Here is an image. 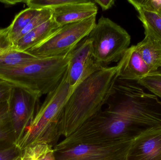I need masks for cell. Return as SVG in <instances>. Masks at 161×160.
Wrapping results in <instances>:
<instances>
[{"label": "cell", "instance_id": "cell-7", "mask_svg": "<svg viewBox=\"0 0 161 160\" xmlns=\"http://www.w3.org/2000/svg\"><path fill=\"white\" fill-rule=\"evenodd\" d=\"M39 98L30 91L13 86L8 100L10 121L16 145L19 142L34 119L38 109Z\"/></svg>", "mask_w": 161, "mask_h": 160}, {"label": "cell", "instance_id": "cell-4", "mask_svg": "<svg viewBox=\"0 0 161 160\" xmlns=\"http://www.w3.org/2000/svg\"><path fill=\"white\" fill-rule=\"evenodd\" d=\"M96 62L103 67L119 62L129 48L131 37L125 29L102 16L87 36Z\"/></svg>", "mask_w": 161, "mask_h": 160}, {"label": "cell", "instance_id": "cell-15", "mask_svg": "<svg viewBox=\"0 0 161 160\" xmlns=\"http://www.w3.org/2000/svg\"><path fill=\"white\" fill-rule=\"evenodd\" d=\"M138 13V18L142 23L145 32L153 36L161 42V15L157 12L134 7Z\"/></svg>", "mask_w": 161, "mask_h": 160}, {"label": "cell", "instance_id": "cell-23", "mask_svg": "<svg viewBox=\"0 0 161 160\" xmlns=\"http://www.w3.org/2000/svg\"><path fill=\"white\" fill-rule=\"evenodd\" d=\"M9 26L0 29V55L13 49Z\"/></svg>", "mask_w": 161, "mask_h": 160}, {"label": "cell", "instance_id": "cell-9", "mask_svg": "<svg viewBox=\"0 0 161 160\" xmlns=\"http://www.w3.org/2000/svg\"><path fill=\"white\" fill-rule=\"evenodd\" d=\"M127 160H161V128L136 138L132 142Z\"/></svg>", "mask_w": 161, "mask_h": 160}, {"label": "cell", "instance_id": "cell-6", "mask_svg": "<svg viewBox=\"0 0 161 160\" xmlns=\"http://www.w3.org/2000/svg\"><path fill=\"white\" fill-rule=\"evenodd\" d=\"M134 140L80 144L55 151V155L57 160H127Z\"/></svg>", "mask_w": 161, "mask_h": 160}, {"label": "cell", "instance_id": "cell-8", "mask_svg": "<svg viewBox=\"0 0 161 160\" xmlns=\"http://www.w3.org/2000/svg\"><path fill=\"white\" fill-rule=\"evenodd\" d=\"M67 72L70 85L75 88L91 75L103 68L94 58L91 40L86 37L70 53Z\"/></svg>", "mask_w": 161, "mask_h": 160}, {"label": "cell", "instance_id": "cell-18", "mask_svg": "<svg viewBox=\"0 0 161 160\" xmlns=\"http://www.w3.org/2000/svg\"><path fill=\"white\" fill-rule=\"evenodd\" d=\"M39 10L28 8L17 14L9 25L10 36L13 43L17 40L22 31L28 25Z\"/></svg>", "mask_w": 161, "mask_h": 160}, {"label": "cell", "instance_id": "cell-2", "mask_svg": "<svg viewBox=\"0 0 161 160\" xmlns=\"http://www.w3.org/2000/svg\"><path fill=\"white\" fill-rule=\"evenodd\" d=\"M74 89L70 85L67 70L57 87L47 94L32 123L16 144L22 151L39 143L48 144L53 147L58 143L63 110Z\"/></svg>", "mask_w": 161, "mask_h": 160}, {"label": "cell", "instance_id": "cell-28", "mask_svg": "<svg viewBox=\"0 0 161 160\" xmlns=\"http://www.w3.org/2000/svg\"><path fill=\"white\" fill-rule=\"evenodd\" d=\"M16 160H22L21 157H19Z\"/></svg>", "mask_w": 161, "mask_h": 160}, {"label": "cell", "instance_id": "cell-17", "mask_svg": "<svg viewBox=\"0 0 161 160\" xmlns=\"http://www.w3.org/2000/svg\"><path fill=\"white\" fill-rule=\"evenodd\" d=\"M22 160H57L53 147L50 145L39 143L29 146L22 150Z\"/></svg>", "mask_w": 161, "mask_h": 160}, {"label": "cell", "instance_id": "cell-14", "mask_svg": "<svg viewBox=\"0 0 161 160\" xmlns=\"http://www.w3.org/2000/svg\"><path fill=\"white\" fill-rule=\"evenodd\" d=\"M16 142L8 101L0 103V149L11 147L16 145Z\"/></svg>", "mask_w": 161, "mask_h": 160}, {"label": "cell", "instance_id": "cell-20", "mask_svg": "<svg viewBox=\"0 0 161 160\" xmlns=\"http://www.w3.org/2000/svg\"><path fill=\"white\" fill-rule=\"evenodd\" d=\"M137 82L153 95L161 98V71L147 75Z\"/></svg>", "mask_w": 161, "mask_h": 160}, {"label": "cell", "instance_id": "cell-21", "mask_svg": "<svg viewBox=\"0 0 161 160\" xmlns=\"http://www.w3.org/2000/svg\"><path fill=\"white\" fill-rule=\"evenodd\" d=\"M53 10L51 9H42L39 10L37 14L31 20L28 25L22 31L18 36L17 40L22 37L32 30L45 23L53 17ZM15 41V42H16ZM14 42V43H15Z\"/></svg>", "mask_w": 161, "mask_h": 160}, {"label": "cell", "instance_id": "cell-16", "mask_svg": "<svg viewBox=\"0 0 161 160\" xmlns=\"http://www.w3.org/2000/svg\"><path fill=\"white\" fill-rule=\"evenodd\" d=\"M36 59L27 52L13 49L0 55V70L17 68Z\"/></svg>", "mask_w": 161, "mask_h": 160}, {"label": "cell", "instance_id": "cell-3", "mask_svg": "<svg viewBox=\"0 0 161 160\" xmlns=\"http://www.w3.org/2000/svg\"><path fill=\"white\" fill-rule=\"evenodd\" d=\"M69 59V54L62 57L38 58L17 68L0 70V80L26 89L40 98L57 87Z\"/></svg>", "mask_w": 161, "mask_h": 160}, {"label": "cell", "instance_id": "cell-5", "mask_svg": "<svg viewBox=\"0 0 161 160\" xmlns=\"http://www.w3.org/2000/svg\"><path fill=\"white\" fill-rule=\"evenodd\" d=\"M96 23V16L61 26L44 42L26 52L38 58L66 56L89 35Z\"/></svg>", "mask_w": 161, "mask_h": 160}, {"label": "cell", "instance_id": "cell-11", "mask_svg": "<svg viewBox=\"0 0 161 160\" xmlns=\"http://www.w3.org/2000/svg\"><path fill=\"white\" fill-rule=\"evenodd\" d=\"M119 62L121 67L119 78L123 80L138 81L151 74L135 45L128 48Z\"/></svg>", "mask_w": 161, "mask_h": 160}, {"label": "cell", "instance_id": "cell-19", "mask_svg": "<svg viewBox=\"0 0 161 160\" xmlns=\"http://www.w3.org/2000/svg\"><path fill=\"white\" fill-rule=\"evenodd\" d=\"M78 1V0H27L25 1V3L28 8L33 9L53 10L66 5L76 3Z\"/></svg>", "mask_w": 161, "mask_h": 160}, {"label": "cell", "instance_id": "cell-26", "mask_svg": "<svg viewBox=\"0 0 161 160\" xmlns=\"http://www.w3.org/2000/svg\"><path fill=\"white\" fill-rule=\"evenodd\" d=\"M93 2L99 5L104 11L111 8L115 3V1L113 0H95Z\"/></svg>", "mask_w": 161, "mask_h": 160}, {"label": "cell", "instance_id": "cell-10", "mask_svg": "<svg viewBox=\"0 0 161 160\" xmlns=\"http://www.w3.org/2000/svg\"><path fill=\"white\" fill-rule=\"evenodd\" d=\"M97 6L93 1L78 0L53 10V18L62 26L87 19L97 13Z\"/></svg>", "mask_w": 161, "mask_h": 160}, {"label": "cell", "instance_id": "cell-22", "mask_svg": "<svg viewBox=\"0 0 161 160\" xmlns=\"http://www.w3.org/2000/svg\"><path fill=\"white\" fill-rule=\"evenodd\" d=\"M128 2L133 7L157 12L161 15V0H128Z\"/></svg>", "mask_w": 161, "mask_h": 160}, {"label": "cell", "instance_id": "cell-1", "mask_svg": "<svg viewBox=\"0 0 161 160\" xmlns=\"http://www.w3.org/2000/svg\"><path fill=\"white\" fill-rule=\"evenodd\" d=\"M121 64L104 67L75 87L65 105L59 133L65 138L72 134L88 120L101 111L115 92Z\"/></svg>", "mask_w": 161, "mask_h": 160}, {"label": "cell", "instance_id": "cell-13", "mask_svg": "<svg viewBox=\"0 0 161 160\" xmlns=\"http://www.w3.org/2000/svg\"><path fill=\"white\" fill-rule=\"evenodd\" d=\"M144 38L136 46L151 73L161 71V42L145 32Z\"/></svg>", "mask_w": 161, "mask_h": 160}, {"label": "cell", "instance_id": "cell-12", "mask_svg": "<svg viewBox=\"0 0 161 160\" xmlns=\"http://www.w3.org/2000/svg\"><path fill=\"white\" fill-rule=\"evenodd\" d=\"M61 26L53 18L29 32L14 43V49L25 52L48 39Z\"/></svg>", "mask_w": 161, "mask_h": 160}, {"label": "cell", "instance_id": "cell-24", "mask_svg": "<svg viewBox=\"0 0 161 160\" xmlns=\"http://www.w3.org/2000/svg\"><path fill=\"white\" fill-rule=\"evenodd\" d=\"M22 152L16 145L8 148L0 149V160H16L21 157Z\"/></svg>", "mask_w": 161, "mask_h": 160}, {"label": "cell", "instance_id": "cell-25", "mask_svg": "<svg viewBox=\"0 0 161 160\" xmlns=\"http://www.w3.org/2000/svg\"><path fill=\"white\" fill-rule=\"evenodd\" d=\"M13 85L0 80V103L8 101Z\"/></svg>", "mask_w": 161, "mask_h": 160}, {"label": "cell", "instance_id": "cell-27", "mask_svg": "<svg viewBox=\"0 0 161 160\" xmlns=\"http://www.w3.org/2000/svg\"><path fill=\"white\" fill-rule=\"evenodd\" d=\"M25 1H0V2L4 3L5 4L7 5H15L16 4L18 3H25Z\"/></svg>", "mask_w": 161, "mask_h": 160}]
</instances>
